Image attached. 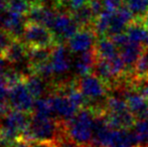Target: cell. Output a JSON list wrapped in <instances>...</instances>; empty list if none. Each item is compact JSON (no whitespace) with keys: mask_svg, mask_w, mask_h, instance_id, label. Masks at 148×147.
I'll return each mask as SVG.
<instances>
[{"mask_svg":"<svg viewBox=\"0 0 148 147\" xmlns=\"http://www.w3.org/2000/svg\"><path fill=\"white\" fill-rule=\"evenodd\" d=\"M96 112L92 107H84L68 121H64L66 137L83 145H91L93 138V126Z\"/></svg>","mask_w":148,"mask_h":147,"instance_id":"6da1fadb","label":"cell"},{"mask_svg":"<svg viewBox=\"0 0 148 147\" xmlns=\"http://www.w3.org/2000/svg\"><path fill=\"white\" fill-rule=\"evenodd\" d=\"M64 136L66 135L64 129V121L32 115L29 127L21 137L28 141L58 142Z\"/></svg>","mask_w":148,"mask_h":147,"instance_id":"7a4b0ae2","label":"cell"},{"mask_svg":"<svg viewBox=\"0 0 148 147\" xmlns=\"http://www.w3.org/2000/svg\"><path fill=\"white\" fill-rule=\"evenodd\" d=\"M32 113L14 109H11L4 117L0 118V129L6 146L25 133L30 125Z\"/></svg>","mask_w":148,"mask_h":147,"instance_id":"3957f363","label":"cell"},{"mask_svg":"<svg viewBox=\"0 0 148 147\" xmlns=\"http://www.w3.org/2000/svg\"><path fill=\"white\" fill-rule=\"evenodd\" d=\"M21 39L27 46L53 47L59 43L51 28L31 21H26Z\"/></svg>","mask_w":148,"mask_h":147,"instance_id":"277c9868","label":"cell"},{"mask_svg":"<svg viewBox=\"0 0 148 147\" xmlns=\"http://www.w3.org/2000/svg\"><path fill=\"white\" fill-rule=\"evenodd\" d=\"M80 28L81 26L75 20L71 12L62 11L57 13L51 29L57 37L58 42L62 43L74 36Z\"/></svg>","mask_w":148,"mask_h":147,"instance_id":"5b68a950","label":"cell"},{"mask_svg":"<svg viewBox=\"0 0 148 147\" xmlns=\"http://www.w3.org/2000/svg\"><path fill=\"white\" fill-rule=\"evenodd\" d=\"M7 101L10 107L14 110L32 113L35 99L30 94L24 80L16 84L8 90Z\"/></svg>","mask_w":148,"mask_h":147,"instance_id":"8992f818","label":"cell"},{"mask_svg":"<svg viewBox=\"0 0 148 147\" xmlns=\"http://www.w3.org/2000/svg\"><path fill=\"white\" fill-rule=\"evenodd\" d=\"M79 88L90 103L102 99L109 89L104 81L93 74L81 77L79 80Z\"/></svg>","mask_w":148,"mask_h":147,"instance_id":"52a82bcc","label":"cell"},{"mask_svg":"<svg viewBox=\"0 0 148 147\" xmlns=\"http://www.w3.org/2000/svg\"><path fill=\"white\" fill-rule=\"evenodd\" d=\"M47 97L49 98V101L51 103L56 117L59 120L68 121V120L72 119L80 110V108L76 104H74L68 97L62 94L49 92Z\"/></svg>","mask_w":148,"mask_h":147,"instance_id":"ba28073f","label":"cell"},{"mask_svg":"<svg viewBox=\"0 0 148 147\" xmlns=\"http://www.w3.org/2000/svg\"><path fill=\"white\" fill-rule=\"evenodd\" d=\"M96 37L97 34L93 26L81 27L74 36L66 41V45L73 53H84L95 46Z\"/></svg>","mask_w":148,"mask_h":147,"instance_id":"9c48e42d","label":"cell"},{"mask_svg":"<svg viewBox=\"0 0 148 147\" xmlns=\"http://www.w3.org/2000/svg\"><path fill=\"white\" fill-rule=\"evenodd\" d=\"M57 12L53 8L47 7L43 3H31L30 9L26 14L27 21L42 24L51 28L53 23Z\"/></svg>","mask_w":148,"mask_h":147,"instance_id":"30bf717a","label":"cell"},{"mask_svg":"<svg viewBox=\"0 0 148 147\" xmlns=\"http://www.w3.org/2000/svg\"><path fill=\"white\" fill-rule=\"evenodd\" d=\"M123 96L128 104L129 110L132 112L137 120L148 117V100L144 97L128 88H124Z\"/></svg>","mask_w":148,"mask_h":147,"instance_id":"8fae6325","label":"cell"},{"mask_svg":"<svg viewBox=\"0 0 148 147\" xmlns=\"http://www.w3.org/2000/svg\"><path fill=\"white\" fill-rule=\"evenodd\" d=\"M24 16L25 15L7 11V13L3 17V21L1 24L2 28L6 30L12 38L21 39L24 31V26L27 21V19H25Z\"/></svg>","mask_w":148,"mask_h":147,"instance_id":"7c38bea8","label":"cell"},{"mask_svg":"<svg viewBox=\"0 0 148 147\" xmlns=\"http://www.w3.org/2000/svg\"><path fill=\"white\" fill-rule=\"evenodd\" d=\"M27 45L22 39L13 38L5 49L0 53V57L10 64H17L27 59Z\"/></svg>","mask_w":148,"mask_h":147,"instance_id":"4fadbf2b","label":"cell"},{"mask_svg":"<svg viewBox=\"0 0 148 147\" xmlns=\"http://www.w3.org/2000/svg\"><path fill=\"white\" fill-rule=\"evenodd\" d=\"M146 47L141 42L130 40L127 44L119 49V55L123 59V61L126 64L127 70L134 73V67L136 65L137 61L145 51Z\"/></svg>","mask_w":148,"mask_h":147,"instance_id":"5bb4252c","label":"cell"},{"mask_svg":"<svg viewBox=\"0 0 148 147\" xmlns=\"http://www.w3.org/2000/svg\"><path fill=\"white\" fill-rule=\"evenodd\" d=\"M51 63L55 74L60 75L69 71L71 67V59L64 43H57L56 45H53Z\"/></svg>","mask_w":148,"mask_h":147,"instance_id":"9a60e30c","label":"cell"},{"mask_svg":"<svg viewBox=\"0 0 148 147\" xmlns=\"http://www.w3.org/2000/svg\"><path fill=\"white\" fill-rule=\"evenodd\" d=\"M106 120L108 125L113 129H132L137 122V119L130 110L106 113Z\"/></svg>","mask_w":148,"mask_h":147,"instance_id":"2e32d148","label":"cell"},{"mask_svg":"<svg viewBox=\"0 0 148 147\" xmlns=\"http://www.w3.org/2000/svg\"><path fill=\"white\" fill-rule=\"evenodd\" d=\"M95 49L97 53L98 59H104L110 61L119 55V47L108 36L100 37L96 41Z\"/></svg>","mask_w":148,"mask_h":147,"instance_id":"e0dca14e","label":"cell"},{"mask_svg":"<svg viewBox=\"0 0 148 147\" xmlns=\"http://www.w3.org/2000/svg\"><path fill=\"white\" fill-rule=\"evenodd\" d=\"M45 81L43 78L34 74H28L24 77V83L34 99L41 98L47 92V83Z\"/></svg>","mask_w":148,"mask_h":147,"instance_id":"ac0fdd59","label":"cell"},{"mask_svg":"<svg viewBox=\"0 0 148 147\" xmlns=\"http://www.w3.org/2000/svg\"><path fill=\"white\" fill-rule=\"evenodd\" d=\"M113 14L114 12L105 9L100 13V15H98L96 17L93 24V28L95 30L97 36L99 37L107 36L108 30H109L110 27V23H111L112 17H113Z\"/></svg>","mask_w":148,"mask_h":147,"instance_id":"d6986e66","label":"cell"},{"mask_svg":"<svg viewBox=\"0 0 148 147\" xmlns=\"http://www.w3.org/2000/svg\"><path fill=\"white\" fill-rule=\"evenodd\" d=\"M32 115L36 116V117L56 118L57 119L49 97H41V98L35 99Z\"/></svg>","mask_w":148,"mask_h":147,"instance_id":"ffe728a7","label":"cell"},{"mask_svg":"<svg viewBox=\"0 0 148 147\" xmlns=\"http://www.w3.org/2000/svg\"><path fill=\"white\" fill-rule=\"evenodd\" d=\"M125 32L129 36V39L136 42L143 43L148 34V29L141 23L139 20L135 18V20L130 23L125 29Z\"/></svg>","mask_w":148,"mask_h":147,"instance_id":"44dd1931","label":"cell"},{"mask_svg":"<svg viewBox=\"0 0 148 147\" xmlns=\"http://www.w3.org/2000/svg\"><path fill=\"white\" fill-rule=\"evenodd\" d=\"M105 109L106 113H117L129 110V107L125 98L119 96H110L105 101Z\"/></svg>","mask_w":148,"mask_h":147,"instance_id":"7402d4cb","label":"cell"},{"mask_svg":"<svg viewBox=\"0 0 148 147\" xmlns=\"http://www.w3.org/2000/svg\"><path fill=\"white\" fill-rule=\"evenodd\" d=\"M133 129L136 133L138 145L140 147H148V117L137 120Z\"/></svg>","mask_w":148,"mask_h":147,"instance_id":"603a6c76","label":"cell"},{"mask_svg":"<svg viewBox=\"0 0 148 147\" xmlns=\"http://www.w3.org/2000/svg\"><path fill=\"white\" fill-rule=\"evenodd\" d=\"M127 6L136 15V19L142 18L148 11V0H127Z\"/></svg>","mask_w":148,"mask_h":147,"instance_id":"cb8c5ba5","label":"cell"},{"mask_svg":"<svg viewBox=\"0 0 148 147\" xmlns=\"http://www.w3.org/2000/svg\"><path fill=\"white\" fill-rule=\"evenodd\" d=\"M30 6L31 3L28 0H8L7 11L15 12L26 16L30 9Z\"/></svg>","mask_w":148,"mask_h":147,"instance_id":"d4e9b609","label":"cell"},{"mask_svg":"<svg viewBox=\"0 0 148 147\" xmlns=\"http://www.w3.org/2000/svg\"><path fill=\"white\" fill-rule=\"evenodd\" d=\"M94 68H92L91 66L87 65V64L83 63L82 61L80 59H77L76 64H75V70H76L77 74L79 75L80 77H84V76H87V75H90L92 73V70Z\"/></svg>","mask_w":148,"mask_h":147,"instance_id":"484cf974","label":"cell"},{"mask_svg":"<svg viewBox=\"0 0 148 147\" xmlns=\"http://www.w3.org/2000/svg\"><path fill=\"white\" fill-rule=\"evenodd\" d=\"M12 39L13 38L10 36V34L6 30L0 28V53L7 47V45L11 42Z\"/></svg>","mask_w":148,"mask_h":147,"instance_id":"4316f807","label":"cell"},{"mask_svg":"<svg viewBox=\"0 0 148 147\" xmlns=\"http://www.w3.org/2000/svg\"><path fill=\"white\" fill-rule=\"evenodd\" d=\"M110 38H111L112 40L115 42V44L117 45L119 49H120V47H122V46H124L125 44H127V43L130 41L129 36H127V34L125 31L121 32V34H115V36L110 37Z\"/></svg>","mask_w":148,"mask_h":147,"instance_id":"83f0119b","label":"cell"},{"mask_svg":"<svg viewBox=\"0 0 148 147\" xmlns=\"http://www.w3.org/2000/svg\"><path fill=\"white\" fill-rule=\"evenodd\" d=\"M122 1L123 0H102L105 9L112 12H116L122 6Z\"/></svg>","mask_w":148,"mask_h":147,"instance_id":"f1b7e54d","label":"cell"},{"mask_svg":"<svg viewBox=\"0 0 148 147\" xmlns=\"http://www.w3.org/2000/svg\"><path fill=\"white\" fill-rule=\"evenodd\" d=\"M89 6L92 9V11H93L94 15L97 17L103 11L104 4L102 2V0H89Z\"/></svg>","mask_w":148,"mask_h":147,"instance_id":"f546056e","label":"cell"},{"mask_svg":"<svg viewBox=\"0 0 148 147\" xmlns=\"http://www.w3.org/2000/svg\"><path fill=\"white\" fill-rule=\"evenodd\" d=\"M58 147H90L88 145H83V144H79L77 142L73 141L69 137L64 136L62 139L58 141Z\"/></svg>","mask_w":148,"mask_h":147,"instance_id":"4dcf8cb0","label":"cell"},{"mask_svg":"<svg viewBox=\"0 0 148 147\" xmlns=\"http://www.w3.org/2000/svg\"><path fill=\"white\" fill-rule=\"evenodd\" d=\"M7 96H8V88L6 86L3 77H1L0 78V102H3V101L7 100Z\"/></svg>","mask_w":148,"mask_h":147,"instance_id":"1f68e13d","label":"cell"},{"mask_svg":"<svg viewBox=\"0 0 148 147\" xmlns=\"http://www.w3.org/2000/svg\"><path fill=\"white\" fill-rule=\"evenodd\" d=\"M7 6H8V0H0V12L7 11Z\"/></svg>","mask_w":148,"mask_h":147,"instance_id":"d6a6232c","label":"cell"},{"mask_svg":"<svg viewBox=\"0 0 148 147\" xmlns=\"http://www.w3.org/2000/svg\"><path fill=\"white\" fill-rule=\"evenodd\" d=\"M137 20H139V21H140L141 23H142L143 25H144L145 27L148 29V11L145 13V15L142 16V18H140V19H137Z\"/></svg>","mask_w":148,"mask_h":147,"instance_id":"836d02e7","label":"cell"},{"mask_svg":"<svg viewBox=\"0 0 148 147\" xmlns=\"http://www.w3.org/2000/svg\"><path fill=\"white\" fill-rule=\"evenodd\" d=\"M0 147H6L5 140H4L3 136H2V134H1V129H0Z\"/></svg>","mask_w":148,"mask_h":147,"instance_id":"e575fe53","label":"cell"},{"mask_svg":"<svg viewBox=\"0 0 148 147\" xmlns=\"http://www.w3.org/2000/svg\"><path fill=\"white\" fill-rule=\"evenodd\" d=\"M30 3H43L45 0H28Z\"/></svg>","mask_w":148,"mask_h":147,"instance_id":"d590c367","label":"cell"},{"mask_svg":"<svg viewBox=\"0 0 148 147\" xmlns=\"http://www.w3.org/2000/svg\"><path fill=\"white\" fill-rule=\"evenodd\" d=\"M143 44H144V46L146 47V49H148V34H147L146 38H145L144 42H143Z\"/></svg>","mask_w":148,"mask_h":147,"instance_id":"8d00e7d4","label":"cell"},{"mask_svg":"<svg viewBox=\"0 0 148 147\" xmlns=\"http://www.w3.org/2000/svg\"><path fill=\"white\" fill-rule=\"evenodd\" d=\"M3 17H4V15H2V13L0 12V24H2V21H3Z\"/></svg>","mask_w":148,"mask_h":147,"instance_id":"74e56055","label":"cell"},{"mask_svg":"<svg viewBox=\"0 0 148 147\" xmlns=\"http://www.w3.org/2000/svg\"><path fill=\"white\" fill-rule=\"evenodd\" d=\"M123 1H127V0H123Z\"/></svg>","mask_w":148,"mask_h":147,"instance_id":"f35d334b","label":"cell"}]
</instances>
